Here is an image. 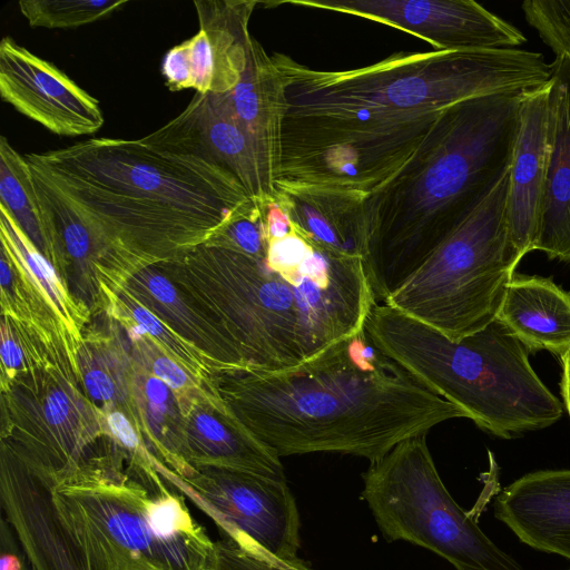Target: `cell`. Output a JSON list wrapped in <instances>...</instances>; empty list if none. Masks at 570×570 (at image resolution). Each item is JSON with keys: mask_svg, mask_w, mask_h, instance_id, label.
<instances>
[{"mask_svg": "<svg viewBox=\"0 0 570 570\" xmlns=\"http://www.w3.org/2000/svg\"><path fill=\"white\" fill-rule=\"evenodd\" d=\"M271 58L285 97L275 189L364 198L411 160L449 107L532 90L552 75L542 53L521 49L395 52L342 71Z\"/></svg>", "mask_w": 570, "mask_h": 570, "instance_id": "cell-1", "label": "cell"}, {"mask_svg": "<svg viewBox=\"0 0 570 570\" xmlns=\"http://www.w3.org/2000/svg\"><path fill=\"white\" fill-rule=\"evenodd\" d=\"M240 422L279 456L352 454L374 462L466 413L386 355L366 330L279 372L235 384Z\"/></svg>", "mask_w": 570, "mask_h": 570, "instance_id": "cell-2", "label": "cell"}, {"mask_svg": "<svg viewBox=\"0 0 570 570\" xmlns=\"http://www.w3.org/2000/svg\"><path fill=\"white\" fill-rule=\"evenodd\" d=\"M24 158L32 175L114 250L189 247L256 204L216 164L142 138H91Z\"/></svg>", "mask_w": 570, "mask_h": 570, "instance_id": "cell-3", "label": "cell"}, {"mask_svg": "<svg viewBox=\"0 0 570 570\" xmlns=\"http://www.w3.org/2000/svg\"><path fill=\"white\" fill-rule=\"evenodd\" d=\"M524 91L443 111L411 160L364 200V266L384 302L461 225L510 168Z\"/></svg>", "mask_w": 570, "mask_h": 570, "instance_id": "cell-4", "label": "cell"}, {"mask_svg": "<svg viewBox=\"0 0 570 570\" xmlns=\"http://www.w3.org/2000/svg\"><path fill=\"white\" fill-rule=\"evenodd\" d=\"M30 466L95 570H209L215 542L185 494L151 466L121 470L100 460L55 472Z\"/></svg>", "mask_w": 570, "mask_h": 570, "instance_id": "cell-5", "label": "cell"}, {"mask_svg": "<svg viewBox=\"0 0 570 570\" xmlns=\"http://www.w3.org/2000/svg\"><path fill=\"white\" fill-rule=\"evenodd\" d=\"M365 330L386 355L489 433L511 439L562 417L560 400L530 364L531 350L498 320L451 340L383 303Z\"/></svg>", "mask_w": 570, "mask_h": 570, "instance_id": "cell-6", "label": "cell"}, {"mask_svg": "<svg viewBox=\"0 0 570 570\" xmlns=\"http://www.w3.org/2000/svg\"><path fill=\"white\" fill-rule=\"evenodd\" d=\"M510 168L485 198L383 303L451 340L497 318L520 262L508 224Z\"/></svg>", "mask_w": 570, "mask_h": 570, "instance_id": "cell-7", "label": "cell"}, {"mask_svg": "<svg viewBox=\"0 0 570 570\" xmlns=\"http://www.w3.org/2000/svg\"><path fill=\"white\" fill-rule=\"evenodd\" d=\"M361 493L389 541H405L440 556L456 570H525L479 528L445 488L426 434L406 439L362 475Z\"/></svg>", "mask_w": 570, "mask_h": 570, "instance_id": "cell-8", "label": "cell"}, {"mask_svg": "<svg viewBox=\"0 0 570 570\" xmlns=\"http://www.w3.org/2000/svg\"><path fill=\"white\" fill-rule=\"evenodd\" d=\"M206 513L222 537L253 540L281 558L299 549V511L286 480L216 466L195 469L188 478L160 473Z\"/></svg>", "mask_w": 570, "mask_h": 570, "instance_id": "cell-9", "label": "cell"}, {"mask_svg": "<svg viewBox=\"0 0 570 570\" xmlns=\"http://www.w3.org/2000/svg\"><path fill=\"white\" fill-rule=\"evenodd\" d=\"M294 4L353 14L406 31L436 50L515 49L527 41L513 24L473 0H287Z\"/></svg>", "mask_w": 570, "mask_h": 570, "instance_id": "cell-10", "label": "cell"}, {"mask_svg": "<svg viewBox=\"0 0 570 570\" xmlns=\"http://www.w3.org/2000/svg\"><path fill=\"white\" fill-rule=\"evenodd\" d=\"M0 95L17 111L59 136L92 135L105 121L95 97L9 36L0 41Z\"/></svg>", "mask_w": 570, "mask_h": 570, "instance_id": "cell-11", "label": "cell"}, {"mask_svg": "<svg viewBox=\"0 0 570 570\" xmlns=\"http://www.w3.org/2000/svg\"><path fill=\"white\" fill-rule=\"evenodd\" d=\"M142 139L216 164L228 171L254 202L265 205L275 199L256 149L225 94L196 92L178 116Z\"/></svg>", "mask_w": 570, "mask_h": 570, "instance_id": "cell-12", "label": "cell"}, {"mask_svg": "<svg viewBox=\"0 0 570 570\" xmlns=\"http://www.w3.org/2000/svg\"><path fill=\"white\" fill-rule=\"evenodd\" d=\"M0 505L35 570H95L63 523L47 481L22 459L3 460Z\"/></svg>", "mask_w": 570, "mask_h": 570, "instance_id": "cell-13", "label": "cell"}, {"mask_svg": "<svg viewBox=\"0 0 570 570\" xmlns=\"http://www.w3.org/2000/svg\"><path fill=\"white\" fill-rule=\"evenodd\" d=\"M549 170V82L524 91L510 166L508 224L521 258L537 249Z\"/></svg>", "mask_w": 570, "mask_h": 570, "instance_id": "cell-14", "label": "cell"}, {"mask_svg": "<svg viewBox=\"0 0 570 570\" xmlns=\"http://www.w3.org/2000/svg\"><path fill=\"white\" fill-rule=\"evenodd\" d=\"M259 1L198 0L199 31L186 40L190 88L199 94H226L240 80L250 37L248 23Z\"/></svg>", "mask_w": 570, "mask_h": 570, "instance_id": "cell-15", "label": "cell"}, {"mask_svg": "<svg viewBox=\"0 0 570 570\" xmlns=\"http://www.w3.org/2000/svg\"><path fill=\"white\" fill-rule=\"evenodd\" d=\"M494 515L527 546L570 560V469L513 481L495 499Z\"/></svg>", "mask_w": 570, "mask_h": 570, "instance_id": "cell-16", "label": "cell"}, {"mask_svg": "<svg viewBox=\"0 0 570 570\" xmlns=\"http://www.w3.org/2000/svg\"><path fill=\"white\" fill-rule=\"evenodd\" d=\"M229 106L249 136L265 179L275 194L285 97L281 77L271 56L252 36L246 48V66L237 86L226 92Z\"/></svg>", "mask_w": 570, "mask_h": 570, "instance_id": "cell-17", "label": "cell"}, {"mask_svg": "<svg viewBox=\"0 0 570 570\" xmlns=\"http://www.w3.org/2000/svg\"><path fill=\"white\" fill-rule=\"evenodd\" d=\"M537 249L570 265V57H556L549 80V170Z\"/></svg>", "mask_w": 570, "mask_h": 570, "instance_id": "cell-18", "label": "cell"}, {"mask_svg": "<svg viewBox=\"0 0 570 570\" xmlns=\"http://www.w3.org/2000/svg\"><path fill=\"white\" fill-rule=\"evenodd\" d=\"M495 320L531 352L560 355L570 345V293L550 278L514 274Z\"/></svg>", "mask_w": 570, "mask_h": 570, "instance_id": "cell-19", "label": "cell"}, {"mask_svg": "<svg viewBox=\"0 0 570 570\" xmlns=\"http://www.w3.org/2000/svg\"><path fill=\"white\" fill-rule=\"evenodd\" d=\"M292 223L322 246L363 257L364 197L313 189H278L275 198Z\"/></svg>", "mask_w": 570, "mask_h": 570, "instance_id": "cell-20", "label": "cell"}, {"mask_svg": "<svg viewBox=\"0 0 570 570\" xmlns=\"http://www.w3.org/2000/svg\"><path fill=\"white\" fill-rule=\"evenodd\" d=\"M0 206L41 253L50 248L30 166L6 136L0 137Z\"/></svg>", "mask_w": 570, "mask_h": 570, "instance_id": "cell-21", "label": "cell"}, {"mask_svg": "<svg viewBox=\"0 0 570 570\" xmlns=\"http://www.w3.org/2000/svg\"><path fill=\"white\" fill-rule=\"evenodd\" d=\"M126 0H20L19 9L30 27L77 28L100 20Z\"/></svg>", "mask_w": 570, "mask_h": 570, "instance_id": "cell-22", "label": "cell"}, {"mask_svg": "<svg viewBox=\"0 0 570 570\" xmlns=\"http://www.w3.org/2000/svg\"><path fill=\"white\" fill-rule=\"evenodd\" d=\"M209 570H313L298 557H277L253 540L226 537L215 541Z\"/></svg>", "mask_w": 570, "mask_h": 570, "instance_id": "cell-23", "label": "cell"}, {"mask_svg": "<svg viewBox=\"0 0 570 570\" xmlns=\"http://www.w3.org/2000/svg\"><path fill=\"white\" fill-rule=\"evenodd\" d=\"M521 8L556 57H570V0H527Z\"/></svg>", "mask_w": 570, "mask_h": 570, "instance_id": "cell-24", "label": "cell"}, {"mask_svg": "<svg viewBox=\"0 0 570 570\" xmlns=\"http://www.w3.org/2000/svg\"><path fill=\"white\" fill-rule=\"evenodd\" d=\"M161 73L170 91L190 88V70L185 41L167 51L161 62Z\"/></svg>", "mask_w": 570, "mask_h": 570, "instance_id": "cell-25", "label": "cell"}, {"mask_svg": "<svg viewBox=\"0 0 570 570\" xmlns=\"http://www.w3.org/2000/svg\"><path fill=\"white\" fill-rule=\"evenodd\" d=\"M0 570H35L11 523L2 513L0 517Z\"/></svg>", "mask_w": 570, "mask_h": 570, "instance_id": "cell-26", "label": "cell"}, {"mask_svg": "<svg viewBox=\"0 0 570 570\" xmlns=\"http://www.w3.org/2000/svg\"><path fill=\"white\" fill-rule=\"evenodd\" d=\"M146 396L149 402V415L157 424L163 422L167 411L169 390L158 377H150L145 384Z\"/></svg>", "mask_w": 570, "mask_h": 570, "instance_id": "cell-27", "label": "cell"}, {"mask_svg": "<svg viewBox=\"0 0 570 570\" xmlns=\"http://www.w3.org/2000/svg\"><path fill=\"white\" fill-rule=\"evenodd\" d=\"M107 424L115 439L128 450H137L139 438L129 420L119 411H114L107 416Z\"/></svg>", "mask_w": 570, "mask_h": 570, "instance_id": "cell-28", "label": "cell"}, {"mask_svg": "<svg viewBox=\"0 0 570 570\" xmlns=\"http://www.w3.org/2000/svg\"><path fill=\"white\" fill-rule=\"evenodd\" d=\"M156 377L161 380L168 387L178 390L186 385L188 377L186 373L174 361L168 357H158L153 365Z\"/></svg>", "mask_w": 570, "mask_h": 570, "instance_id": "cell-29", "label": "cell"}, {"mask_svg": "<svg viewBox=\"0 0 570 570\" xmlns=\"http://www.w3.org/2000/svg\"><path fill=\"white\" fill-rule=\"evenodd\" d=\"M70 414V402L61 391L50 393L45 403L46 420L52 425H60Z\"/></svg>", "mask_w": 570, "mask_h": 570, "instance_id": "cell-30", "label": "cell"}, {"mask_svg": "<svg viewBox=\"0 0 570 570\" xmlns=\"http://www.w3.org/2000/svg\"><path fill=\"white\" fill-rule=\"evenodd\" d=\"M85 384L90 395L98 401H108L114 396L115 386L111 380L99 370L88 372L85 376Z\"/></svg>", "mask_w": 570, "mask_h": 570, "instance_id": "cell-31", "label": "cell"}, {"mask_svg": "<svg viewBox=\"0 0 570 570\" xmlns=\"http://www.w3.org/2000/svg\"><path fill=\"white\" fill-rule=\"evenodd\" d=\"M148 289L155 298L164 304H170L176 299V291L170 282L161 275H153L147 282Z\"/></svg>", "mask_w": 570, "mask_h": 570, "instance_id": "cell-32", "label": "cell"}, {"mask_svg": "<svg viewBox=\"0 0 570 570\" xmlns=\"http://www.w3.org/2000/svg\"><path fill=\"white\" fill-rule=\"evenodd\" d=\"M1 358L8 368H17L22 362V352L19 345L10 337L2 335Z\"/></svg>", "mask_w": 570, "mask_h": 570, "instance_id": "cell-33", "label": "cell"}, {"mask_svg": "<svg viewBox=\"0 0 570 570\" xmlns=\"http://www.w3.org/2000/svg\"><path fill=\"white\" fill-rule=\"evenodd\" d=\"M132 314L138 325L141 326L146 333L154 336H160L163 334V326L158 320L146 308L136 307Z\"/></svg>", "mask_w": 570, "mask_h": 570, "instance_id": "cell-34", "label": "cell"}, {"mask_svg": "<svg viewBox=\"0 0 570 570\" xmlns=\"http://www.w3.org/2000/svg\"><path fill=\"white\" fill-rule=\"evenodd\" d=\"M559 356L562 364L561 394L563 404L570 416V345Z\"/></svg>", "mask_w": 570, "mask_h": 570, "instance_id": "cell-35", "label": "cell"}, {"mask_svg": "<svg viewBox=\"0 0 570 570\" xmlns=\"http://www.w3.org/2000/svg\"><path fill=\"white\" fill-rule=\"evenodd\" d=\"M0 269H1V275H0L1 284L3 287H6L10 283L11 273H10L9 265L7 264L4 258L1 259V268Z\"/></svg>", "mask_w": 570, "mask_h": 570, "instance_id": "cell-36", "label": "cell"}, {"mask_svg": "<svg viewBox=\"0 0 570 570\" xmlns=\"http://www.w3.org/2000/svg\"><path fill=\"white\" fill-rule=\"evenodd\" d=\"M146 334V331L139 326V325H136L135 327H132L130 331H129V336L134 340V341H137L139 338H141V336Z\"/></svg>", "mask_w": 570, "mask_h": 570, "instance_id": "cell-37", "label": "cell"}]
</instances>
